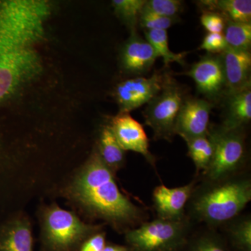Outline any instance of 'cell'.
Here are the masks:
<instances>
[{
    "label": "cell",
    "mask_w": 251,
    "mask_h": 251,
    "mask_svg": "<svg viewBox=\"0 0 251 251\" xmlns=\"http://www.w3.org/2000/svg\"><path fill=\"white\" fill-rule=\"evenodd\" d=\"M72 192L91 213L126 232L147 219L142 208L135 205L120 191L114 173L94 153L77 176Z\"/></svg>",
    "instance_id": "6da1fadb"
},
{
    "label": "cell",
    "mask_w": 251,
    "mask_h": 251,
    "mask_svg": "<svg viewBox=\"0 0 251 251\" xmlns=\"http://www.w3.org/2000/svg\"><path fill=\"white\" fill-rule=\"evenodd\" d=\"M251 201V179L242 173L196 185L188 202L191 221L216 229L240 215Z\"/></svg>",
    "instance_id": "7a4b0ae2"
},
{
    "label": "cell",
    "mask_w": 251,
    "mask_h": 251,
    "mask_svg": "<svg viewBox=\"0 0 251 251\" xmlns=\"http://www.w3.org/2000/svg\"><path fill=\"white\" fill-rule=\"evenodd\" d=\"M192 225L187 216L179 221L157 218L126 232V241L132 251H179L191 235Z\"/></svg>",
    "instance_id": "3957f363"
},
{
    "label": "cell",
    "mask_w": 251,
    "mask_h": 251,
    "mask_svg": "<svg viewBox=\"0 0 251 251\" xmlns=\"http://www.w3.org/2000/svg\"><path fill=\"white\" fill-rule=\"evenodd\" d=\"M99 229V226L82 222L70 211L50 206L44 215V249L46 251H74Z\"/></svg>",
    "instance_id": "277c9868"
},
{
    "label": "cell",
    "mask_w": 251,
    "mask_h": 251,
    "mask_svg": "<svg viewBox=\"0 0 251 251\" xmlns=\"http://www.w3.org/2000/svg\"><path fill=\"white\" fill-rule=\"evenodd\" d=\"M209 134L214 144L210 166L202 175V180L213 181L242 173L246 162L245 137L243 128H212Z\"/></svg>",
    "instance_id": "5b68a950"
},
{
    "label": "cell",
    "mask_w": 251,
    "mask_h": 251,
    "mask_svg": "<svg viewBox=\"0 0 251 251\" xmlns=\"http://www.w3.org/2000/svg\"><path fill=\"white\" fill-rule=\"evenodd\" d=\"M184 100L181 87L168 75L161 92L149 102L143 112L145 125L152 129L154 139L172 141L175 121Z\"/></svg>",
    "instance_id": "8992f818"
},
{
    "label": "cell",
    "mask_w": 251,
    "mask_h": 251,
    "mask_svg": "<svg viewBox=\"0 0 251 251\" xmlns=\"http://www.w3.org/2000/svg\"><path fill=\"white\" fill-rule=\"evenodd\" d=\"M168 75L155 73L151 77H137L120 82L115 90L120 112L129 113L148 103L159 93Z\"/></svg>",
    "instance_id": "52a82bcc"
},
{
    "label": "cell",
    "mask_w": 251,
    "mask_h": 251,
    "mask_svg": "<svg viewBox=\"0 0 251 251\" xmlns=\"http://www.w3.org/2000/svg\"><path fill=\"white\" fill-rule=\"evenodd\" d=\"M212 104L201 99H185L175 121V135L188 141L209 133Z\"/></svg>",
    "instance_id": "ba28073f"
},
{
    "label": "cell",
    "mask_w": 251,
    "mask_h": 251,
    "mask_svg": "<svg viewBox=\"0 0 251 251\" xmlns=\"http://www.w3.org/2000/svg\"><path fill=\"white\" fill-rule=\"evenodd\" d=\"M186 75L195 81L198 92L208 100H216L226 95V80L219 55L206 54L193 64Z\"/></svg>",
    "instance_id": "9c48e42d"
},
{
    "label": "cell",
    "mask_w": 251,
    "mask_h": 251,
    "mask_svg": "<svg viewBox=\"0 0 251 251\" xmlns=\"http://www.w3.org/2000/svg\"><path fill=\"white\" fill-rule=\"evenodd\" d=\"M110 126L125 151L140 153L151 166L156 168V158L150 151L149 139L143 125L129 113L120 112L112 119Z\"/></svg>",
    "instance_id": "30bf717a"
},
{
    "label": "cell",
    "mask_w": 251,
    "mask_h": 251,
    "mask_svg": "<svg viewBox=\"0 0 251 251\" xmlns=\"http://www.w3.org/2000/svg\"><path fill=\"white\" fill-rule=\"evenodd\" d=\"M197 180L176 188H168L165 185L156 186L153 192V207L158 219L179 221L186 216V207Z\"/></svg>",
    "instance_id": "8fae6325"
},
{
    "label": "cell",
    "mask_w": 251,
    "mask_h": 251,
    "mask_svg": "<svg viewBox=\"0 0 251 251\" xmlns=\"http://www.w3.org/2000/svg\"><path fill=\"white\" fill-rule=\"evenodd\" d=\"M226 80V96L251 86V54L227 47L219 54Z\"/></svg>",
    "instance_id": "7c38bea8"
},
{
    "label": "cell",
    "mask_w": 251,
    "mask_h": 251,
    "mask_svg": "<svg viewBox=\"0 0 251 251\" xmlns=\"http://www.w3.org/2000/svg\"><path fill=\"white\" fill-rule=\"evenodd\" d=\"M158 56L151 44L136 32L131 31L121 53V62L126 72L143 75L150 72Z\"/></svg>",
    "instance_id": "4fadbf2b"
},
{
    "label": "cell",
    "mask_w": 251,
    "mask_h": 251,
    "mask_svg": "<svg viewBox=\"0 0 251 251\" xmlns=\"http://www.w3.org/2000/svg\"><path fill=\"white\" fill-rule=\"evenodd\" d=\"M227 104L222 128L226 130L243 128L251 120V86L227 95Z\"/></svg>",
    "instance_id": "5bb4252c"
},
{
    "label": "cell",
    "mask_w": 251,
    "mask_h": 251,
    "mask_svg": "<svg viewBox=\"0 0 251 251\" xmlns=\"http://www.w3.org/2000/svg\"><path fill=\"white\" fill-rule=\"evenodd\" d=\"M32 251V234L27 220L14 219L0 228V251Z\"/></svg>",
    "instance_id": "9a60e30c"
},
{
    "label": "cell",
    "mask_w": 251,
    "mask_h": 251,
    "mask_svg": "<svg viewBox=\"0 0 251 251\" xmlns=\"http://www.w3.org/2000/svg\"><path fill=\"white\" fill-rule=\"evenodd\" d=\"M203 11H214L224 16L226 21L251 23V0H204L198 1Z\"/></svg>",
    "instance_id": "2e32d148"
},
{
    "label": "cell",
    "mask_w": 251,
    "mask_h": 251,
    "mask_svg": "<svg viewBox=\"0 0 251 251\" xmlns=\"http://www.w3.org/2000/svg\"><path fill=\"white\" fill-rule=\"evenodd\" d=\"M98 153L105 166L113 173L125 164V150L117 141L110 125L104 127L100 133Z\"/></svg>",
    "instance_id": "e0dca14e"
},
{
    "label": "cell",
    "mask_w": 251,
    "mask_h": 251,
    "mask_svg": "<svg viewBox=\"0 0 251 251\" xmlns=\"http://www.w3.org/2000/svg\"><path fill=\"white\" fill-rule=\"evenodd\" d=\"M179 251H231L226 238L216 229L208 227L205 230L191 234Z\"/></svg>",
    "instance_id": "ac0fdd59"
},
{
    "label": "cell",
    "mask_w": 251,
    "mask_h": 251,
    "mask_svg": "<svg viewBox=\"0 0 251 251\" xmlns=\"http://www.w3.org/2000/svg\"><path fill=\"white\" fill-rule=\"evenodd\" d=\"M226 226L227 244L237 251H251V218L250 215L238 216Z\"/></svg>",
    "instance_id": "d6986e66"
},
{
    "label": "cell",
    "mask_w": 251,
    "mask_h": 251,
    "mask_svg": "<svg viewBox=\"0 0 251 251\" xmlns=\"http://www.w3.org/2000/svg\"><path fill=\"white\" fill-rule=\"evenodd\" d=\"M188 155L191 157L196 168V173L204 174L210 166L214 153V144L209 133L186 142Z\"/></svg>",
    "instance_id": "ffe728a7"
},
{
    "label": "cell",
    "mask_w": 251,
    "mask_h": 251,
    "mask_svg": "<svg viewBox=\"0 0 251 251\" xmlns=\"http://www.w3.org/2000/svg\"><path fill=\"white\" fill-rule=\"evenodd\" d=\"M145 39L151 44L158 57L163 58L165 66L173 62L184 65V58L187 52L175 53L168 45V36L166 30H145Z\"/></svg>",
    "instance_id": "44dd1931"
},
{
    "label": "cell",
    "mask_w": 251,
    "mask_h": 251,
    "mask_svg": "<svg viewBox=\"0 0 251 251\" xmlns=\"http://www.w3.org/2000/svg\"><path fill=\"white\" fill-rule=\"evenodd\" d=\"M224 31L227 47L241 50H250L251 23L226 21Z\"/></svg>",
    "instance_id": "7402d4cb"
},
{
    "label": "cell",
    "mask_w": 251,
    "mask_h": 251,
    "mask_svg": "<svg viewBox=\"0 0 251 251\" xmlns=\"http://www.w3.org/2000/svg\"><path fill=\"white\" fill-rule=\"evenodd\" d=\"M147 0H113L112 6L115 14L130 28L135 30L140 14Z\"/></svg>",
    "instance_id": "603a6c76"
},
{
    "label": "cell",
    "mask_w": 251,
    "mask_h": 251,
    "mask_svg": "<svg viewBox=\"0 0 251 251\" xmlns=\"http://www.w3.org/2000/svg\"><path fill=\"white\" fill-rule=\"evenodd\" d=\"M183 9V1L180 0H147L143 9L158 16L177 18Z\"/></svg>",
    "instance_id": "cb8c5ba5"
},
{
    "label": "cell",
    "mask_w": 251,
    "mask_h": 251,
    "mask_svg": "<svg viewBox=\"0 0 251 251\" xmlns=\"http://www.w3.org/2000/svg\"><path fill=\"white\" fill-rule=\"evenodd\" d=\"M177 20L178 18L164 17L143 9L138 23L142 27L145 28V30L167 31Z\"/></svg>",
    "instance_id": "d4e9b609"
},
{
    "label": "cell",
    "mask_w": 251,
    "mask_h": 251,
    "mask_svg": "<svg viewBox=\"0 0 251 251\" xmlns=\"http://www.w3.org/2000/svg\"><path fill=\"white\" fill-rule=\"evenodd\" d=\"M201 21L209 33H222L226 24L224 16L214 11H203Z\"/></svg>",
    "instance_id": "484cf974"
},
{
    "label": "cell",
    "mask_w": 251,
    "mask_h": 251,
    "mask_svg": "<svg viewBox=\"0 0 251 251\" xmlns=\"http://www.w3.org/2000/svg\"><path fill=\"white\" fill-rule=\"evenodd\" d=\"M227 47L223 33H208L201 44L200 49L210 54H221Z\"/></svg>",
    "instance_id": "4316f807"
},
{
    "label": "cell",
    "mask_w": 251,
    "mask_h": 251,
    "mask_svg": "<svg viewBox=\"0 0 251 251\" xmlns=\"http://www.w3.org/2000/svg\"><path fill=\"white\" fill-rule=\"evenodd\" d=\"M105 245V234L103 232H97L82 242L79 247V251H103Z\"/></svg>",
    "instance_id": "83f0119b"
},
{
    "label": "cell",
    "mask_w": 251,
    "mask_h": 251,
    "mask_svg": "<svg viewBox=\"0 0 251 251\" xmlns=\"http://www.w3.org/2000/svg\"><path fill=\"white\" fill-rule=\"evenodd\" d=\"M103 251H132V250L128 247L106 243Z\"/></svg>",
    "instance_id": "f1b7e54d"
}]
</instances>
